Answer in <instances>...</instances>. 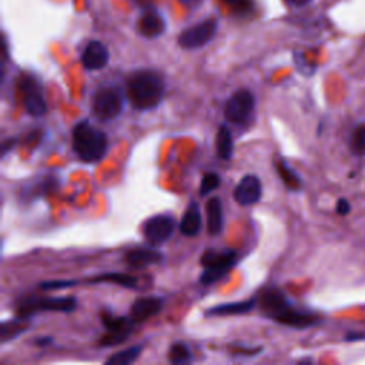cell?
Masks as SVG:
<instances>
[{"instance_id":"cell-1","label":"cell","mask_w":365,"mask_h":365,"mask_svg":"<svg viewBox=\"0 0 365 365\" xmlns=\"http://www.w3.org/2000/svg\"><path fill=\"white\" fill-rule=\"evenodd\" d=\"M127 102L137 110L159 107L165 95L164 79L154 70L134 72L127 80Z\"/></svg>"},{"instance_id":"cell-2","label":"cell","mask_w":365,"mask_h":365,"mask_svg":"<svg viewBox=\"0 0 365 365\" xmlns=\"http://www.w3.org/2000/svg\"><path fill=\"white\" fill-rule=\"evenodd\" d=\"M72 146L81 161L97 163L108 150V138L103 130L92 126L88 120H81L73 129Z\"/></svg>"},{"instance_id":"cell-3","label":"cell","mask_w":365,"mask_h":365,"mask_svg":"<svg viewBox=\"0 0 365 365\" xmlns=\"http://www.w3.org/2000/svg\"><path fill=\"white\" fill-rule=\"evenodd\" d=\"M127 93L117 84H106L99 88L92 97V111L100 122L117 119L126 107Z\"/></svg>"},{"instance_id":"cell-4","label":"cell","mask_w":365,"mask_h":365,"mask_svg":"<svg viewBox=\"0 0 365 365\" xmlns=\"http://www.w3.org/2000/svg\"><path fill=\"white\" fill-rule=\"evenodd\" d=\"M77 308L74 297H26L17 305V318L29 321L33 316L42 311L73 313Z\"/></svg>"},{"instance_id":"cell-5","label":"cell","mask_w":365,"mask_h":365,"mask_svg":"<svg viewBox=\"0 0 365 365\" xmlns=\"http://www.w3.org/2000/svg\"><path fill=\"white\" fill-rule=\"evenodd\" d=\"M238 254L233 250H207L202 256L203 273L200 275V283L203 286H211L226 275L237 263Z\"/></svg>"},{"instance_id":"cell-6","label":"cell","mask_w":365,"mask_h":365,"mask_svg":"<svg viewBox=\"0 0 365 365\" xmlns=\"http://www.w3.org/2000/svg\"><path fill=\"white\" fill-rule=\"evenodd\" d=\"M102 324L106 328V334L99 340L97 346L102 348H110L123 344L131 335L136 323L131 317H119L110 311L102 313Z\"/></svg>"},{"instance_id":"cell-7","label":"cell","mask_w":365,"mask_h":365,"mask_svg":"<svg viewBox=\"0 0 365 365\" xmlns=\"http://www.w3.org/2000/svg\"><path fill=\"white\" fill-rule=\"evenodd\" d=\"M256 97L252 92L240 89L232 95L224 107V116L233 124H244L254 115Z\"/></svg>"},{"instance_id":"cell-8","label":"cell","mask_w":365,"mask_h":365,"mask_svg":"<svg viewBox=\"0 0 365 365\" xmlns=\"http://www.w3.org/2000/svg\"><path fill=\"white\" fill-rule=\"evenodd\" d=\"M20 90L26 113L32 117H42L47 111L42 83L35 76H24L20 81Z\"/></svg>"},{"instance_id":"cell-9","label":"cell","mask_w":365,"mask_h":365,"mask_svg":"<svg viewBox=\"0 0 365 365\" xmlns=\"http://www.w3.org/2000/svg\"><path fill=\"white\" fill-rule=\"evenodd\" d=\"M175 230L176 220L173 216L157 214L145 222L143 236L150 245L159 247L172 238Z\"/></svg>"},{"instance_id":"cell-10","label":"cell","mask_w":365,"mask_h":365,"mask_svg":"<svg viewBox=\"0 0 365 365\" xmlns=\"http://www.w3.org/2000/svg\"><path fill=\"white\" fill-rule=\"evenodd\" d=\"M217 26L216 19H209L199 24H194L179 36V44L187 50L200 49L213 40L217 33Z\"/></svg>"},{"instance_id":"cell-11","label":"cell","mask_w":365,"mask_h":365,"mask_svg":"<svg viewBox=\"0 0 365 365\" xmlns=\"http://www.w3.org/2000/svg\"><path fill=\"white\" fill-rule=\"evenodd\" d=\"M271 320L283 324V325H287V327L297 328V330L310 328L320 323V318L316 314L297 310L293 302L287 304L283 310H279Z\"/></svg>"},{"instance_id":"cell-12","label":"cell","mask_w":365,"mask_h":365,"mask_svg":"<svg viewBox=\"0 0 365 365\" xmlns=\"http://www.w3.org/2000/svg\"><path fill=\"white\" fill-rule=\"evenodd\" d=\"M261 195L263 184L261 180L254 175L244 176L234 190V200L244 207L259 203L261 200Z\"/></svg>"},{"instance_id":"cell-13","label":"cell","mask_w":365,"mask_h":365,"mask_svg":"<svg viewBox=\"0 0 365 365\" xmlns=\"http://www.w3.org/2000/svg\"><path fill=\"white\" fill-rule=\"evenodd\" d=\"M163 254L160 251L154 250L153 245H146V247H136L130 250L127 254L124 256V261L129 267L142 270L149 266H154L163 261Z\"/></svg>"},{"instance_id":"cell-14","label":"cell","mask_w":365,"mask_h":365,"mask_svg":"<svg viewBox=\"0 0 365 365\" xmlns=\"http://www.w3.org/2000/svg\"><path fill=\"white\" fill-rule=\"evenodd\" d=\"M163 310V300L159 297H143L133 302L130 317L136 324H142L156 317Z\"/></svg>"},{"instance_id":"cell-15","label":"cell","mask_w":365,"mask_h":365,"mask_svg":"<svg viewBox=\"0 0 365 365\" xmlns=\"http://www.w3.org/2000/svg\"><path fill=\"white\" fill-rule=\"evenodd\" d=\"M110 54L107 47L97 40L90 42L81 54L83 67L88 70H102L107 66Z\"/></svg>"},{"instance_id":"cell-16","label":"cell","mask_w":365,"mask_h":365,"mask_svg":"<svg viewBox=\"0 0 365 365\" xmlns=\"http://www.w3.org/2000/svg\"><path fill=\"white\" fill-rule=\"evenodd\" d=\"M137 27H138V33L142 35L143 38L156 39L164 33L165 22L157 10L150 9V10L145 12L142 15V17H140Z\"/></svg>"},{"instance_id":"cell-17","label":"cell","mask_w":365,"mask_h":365,"mask_svg":"<svg viewBox=\"0 0 365 365\" xmlns=\"http://www.w3.org/2000/svg\"><path fill=\"white\" fill-rule=\"evenodd\" d=\"M203 229L202 210L197 203H190L180 221V232L186 237H195Z\"/></svg>"},{"instance_id":"cell-18","label":"cell","mask_w":365,"mask_h":365,"mask_svg":"<svg viewBox=\"0 0 365 365\" xmlns=\"http://www.w3.org/2000/svg\"><path fill=\"white\" fill-rule=\"evenodd\" d=\"M257 307V298H250L244 301H236V302H226L220 304L216 307H211L210 310L206 313V316H240V314H247L250 311L254 310Z\"/></svg>"},{"instance_id":"cell-19","label":"cell","mask_w":365,"mask_h":365,"mask_svg":"<svg viewBox=\"0 0 365 365\" xmlns=\"http://www.w3.org/2000/svg\"><path fill=\"white\" fill-rule=\"evenodd\" d=\"M206 214H207V232L210 236H217L222 230V204L218 197H213L207 202L206 206Z\"/></svg>"},{"instance_id":"cell-20","label":"cell","mask_w":365,"mask_h":365,"mask_svg":"<svg viewBox=\"0 0 365 365\" xmlns=\"http://www.w3.org/2000/svg\"><path fill=\"white\" fill-rule=\"evenodd\" d=\"M92 284H100V283H113L117 286H122L124 289H130V290H136L137 284H138V279L134 275L130 274H124V273H104V274H99L97 277L90 279Z\"/></svg>"},{"instance_id":"cell-21","label":"cell","mask_w":365,"mask_h":365,"mask_svg":"<svg viewBox=\"0 0 365 365\" xmlns=\"http://www.w3.org/2000/svg\"><path fill=\"white\" fill-rule=\"evenodd\" d=\"M216 146H217V154L221 160L229 161L233 159L234 142H233V136H232L229 126H226V124L220 126V129L217 131Z\"/></svg>"},{"instance_id":"cell-22","label":"cell","mask_w":365,"mask_h":365,"mask_svg":"<svg viewBox=\"0 0 365 365\" xmlns=\"http://www.w3.org/2000/svg\"><path fill=\"white\" fill-rule=\"evenodd\" d=\"M275 168H277V173L278 176L282 177L284 186L291 190V191H298L302 187V181L300 179V176L293 170V168L287 164L286 160H277L275 161Z\"/></svg>"},{"instance_id":"cell-23","label":"cell","mask_w":365,"mask_h":365,"mask_svg":"<svg viewBox=\"0 0 365 365\" xmlns=\"http://www.w3.org/2000/svg\"><path fill=\"white\" fill-rule=\"evenodd\" d=\"M56 183H58V180H56L54 177H46L44 180L38 181L36 184L27 187V188L23 191L22 197H23V199L29 197L31 200H38L39 197H44V195H46L49 191H51V190L56 187Z\"/></svg>"},{"instance_id":"cell-24","label":"cell","mask_w":365,"mask_h":365,"mask_svg":"<svg viewBox=\"0 0 365 365\" xmlns=\"http://www.w3.org/2000/svg\"><path fill=\"white\" fill-rule=\"evenodd\" d=\"M143 351V346H133L130 348H126L115 355H111L110 358L106 359L107 365H129L133 364L140 354Z\"/></svg>"},{"instance_id":"cell-25","label":"cell","mask_w":365,"mask_h":365,"mask_svg":"<svg viewBox=\"0 0 365 365\" xmlns=\"http://www.w3.org/2000/svg\"><path fill=\"white\" fill-rule=\"evenodd\" d=\"M194 357L186 343H176L168 350V361L172 364H190Z\"/></svg>"},{"instance_id":"cell-26","label":"cell","mask_w":365,"mask_h":365,"mask_svg":"<svg viewBox=\"0 0 365 365\" xmlns=\"http://www.w3.org/2000/svg\"><path fill=\"white\" fill-rule=\"evenodd\" d=\"M350 149L354 156L364 157L365 156V123L358 124L351 136H350Z\"/></svg>"},{"instance_id":"cell-27","label":"cell","mask_w":365,"mask_h":365,"mask_svg":"<svg viewBox=\"0 0 365 365\" xmlns=\"http://www.w3.org/2000/svg\"><path fill=\"white\" fill-rule=\"evenodd\" d=\"M24 320H20V318H16L15 321H5L2 324V330H0V340H2V343H8L9 340H15L17 339V336L20 334H23L26 331V325L23 324Z\"/></svg>"},{"instance_id":"cell-28","label":"cell","mask_w":365,"mask_h":365,"mask_svg":"<svg viewBox=\"0 0 365 365\" xmlns=\"http://www.w3.org/2000/svg\"><path fill=\"white\" fill-rule=\"evenodd\" d=\"M220 183H221V179L218 175L216 173L204 175L202 179V184H200V195H207L213 193L214 190L220 187Z\"/></svg>"},{"instance_id":"cell-29","label":"cell","mask_w":365,"mask_h":365,"mask_svg":"<svg viewBox=\"0 0 365 365\" xmlns=\"http://www.w3.org/2000/svg\"><path fill=\"white\" fill-rule=\"evenodd\" d=\"M76 284H79L77 279H53V282L40 283V289L42 290H62V289L74 287Z\"/></svg>"},{"instance_id":"cell-30","label":"cell","mask_w":365,"mask_h":365,"mask_svg":"<svg viewBox=\"0 0 365 365\" xmlns=\"http://www.w3.org/2000/svg\"><path fill=\"white\" fill-rule=\"evenodd\" d=\"M335 211L339 213L340 216H347L350 211H351V206H350V202L347 199H340L339 202H336V206H335Z\"/></svg>"},{"instance_id":"cell-31","label":"cell","mask_w":365,"mask_h":365,"mask_svg":"<svg viewBox=\"0 0 365 365\" xmlns=\"http://www.w3.org/2000/svg\"><path fill=\"white\" fill-rule=\"evenodd\" d=\"M16 146V140L15 138H9L6 142H3L2 145V157H5L10 150H13V147Z\"/></svg>"},{"instance_id":"cell-32","label":"cell","mask_w":365,"mask_h":365,"mask_svg":"<svg viewBox=\"0 0 365 365\" xmlns=\"http://www.w3.org/2000/svg\"><path fill=\"white\" fill-rule=\"evenodd\" d=\"M51 343H53L51 336H39V339L35 340V344L38 347H46V346H50Z\"/></svg>"},{"instance_id":"cell-33","label":"cell","mask_w":365,"mask_h":365,"mask_svg":"<svg viewBox=\"0 0 365 365\" xmlns=\"http://www.w3.org/2000/svg\"><path fill=\"white\" fill-rule=\"evenodd\" d=\"M310 2H311V0H287V3H289V5H291V6H297V8L304 6V5L310 3Z\"/></svg>"},{"instance_id":"cell-34","label":"cell","mask_w":365,"mask_h":365,"mask_svg":"<svg viewBox=\"0 0 365 365\" xmlns=\"http://www.w3.org/2000/svg\"><path fill=\"white\" fill-rule=\"evenodd\" d=\"M180 2L187 8H194V6H199L202 3V0H180Z\"/></svg>"},{"instance_id":"cell-35","label":"cell","mask_w":365,"mask_h":365,"mask_svg":"<svg viewBox=\"0 0 365 365\" xmlns=\"http://www.w3.org/2000/svg\"><path fill=\"white\" fill-rule=\"evenodd\" d=\"M359 339H365V335H359V334H350V335H347V340L348 341H352V340H359Z\"/></svg>"},{"instance_id":"cell-36","label":"cell","mask_w":365,"mask_h":365,"mask_svg":"<svg viewBox=\"0 0 365 365\" xmlns=\"http://www.w3.org/2000/svg\"><path fill=\"white\" fill-rule=\"evenodd\" d=\"M224 2L227 3H232L234 6H238V5H244V0H224Z\"/></svg>"}]
</instances>
